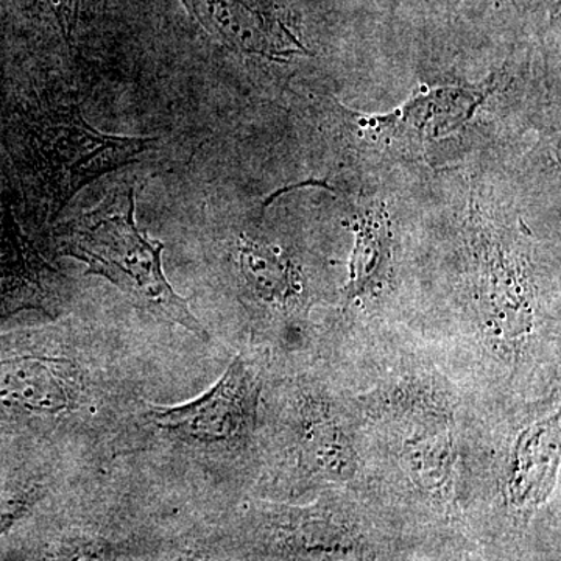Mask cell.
I'll list each match as a JSON object with an SVG mask.
<instances>
[{"instance_id":"6da1fadb","label":"cell","mask_w":561,"mask_h":561,"mask_svg":"<svg viewBox=\"0 0 561 561\" xmlns=\"http://www.w3.org/2000/svg\"><path fill=\"white\" fill-rule=\"evenodd\" d=\"M135 186L111 192L98 208L66 221L54 231L62 254L88 265L87 275L102 276L124 291L133 305L209 341V332L192 313L162 271L164 243L139 230Z\"/></svg>"},{"instance_id":"7a4b0ae2","label":"cell","mask_w":561,"mask_h":561,"mask_svg":"<svg viewBox=\"0 0 561 561\" xmlns=\"http://www.w3.org/2000/svg\"><path fill=\"white\" fill-rule=\"evenodd\" d=\"M151 140L95 130L69 99L41 103L21 128L22 168L41 220L51 224L84 186L138 160Z\"/></svg>"},{"instance_id":"3957f363","label":"cell","mask_w":561,"mask_h":561,"mask_svg":"<svg viewBox=\"0 0 561 561\" xmlns=\"http://www.w3.org/2000/svg\"><path fill=\"white\" fill-rule=\"evenodd\" d=\"M260 381L241 356L197 400L175 408H154L147 419L176 440L201 448L242 445L256 427Z\"/></svg>"},{"instance_id":"277c9868","label":"cell","mask_w":561,"mask_h":561,"mask_svg":"<svg viewBox=\"0 0 561 561\" xmlns=\"http://www.w3.org/2000/svg\"><path fill=\"white\" fill-rule=\"evenodd\" d=\"M400 413L404 421L390 423L393 435V459L405 491L412 500L426 504L432 511L448 515L456 502V435L453 431L451 413L445 411H420L409 408Z\"/></svg>"},{"instance_id":"5b68a950","label":"cell","mask_w":561,"mask_h":561,"mask_svg":"<svg viewBox=\"0 0 561 561\" xmlns=\"http://www.w3.org/2000/svg\"><path fill=\"white\" fill-rule=\"evenodd\" d=\"M187 13L224 46L284 60L309 55L286 7L276 0H180Z\"/></svg>"},{"instance_id":"8992f818","label":"cell","mask_w":561,"mask_h":561,"mask_svg":"<svg viewBox=\"0 0 561 561\" xmlns=\"http://www.w3.org/2000/svg\"><path fill=\"white\" fill-rule=\"evenodd\" d=\"M497 476L502 508L508 518L526 524L551 496L560 461V413H535L508 438Z\"/></svg>"},{"instance_id":"52a82bcc","label":"cell","mask_w":561,"mask_h":561,"mask_svg":"<svg viewBox=\"0 0 561 561\" xmlns=\"http://www.w3.org/2000/svg\"><path fill=\"white\" fill-rule=\"evenodd\" d=\"M61 308L58 272L21 227L9 181L0 171V319L24 311L57 317Z\"/></svg>"},{"instance_id":"ba28073f","label":"cell","mask_w":561,"mask_h":561,"mask_svg":"<svg viewBox=\"0 0 561 561\" xmlns=\"http://www.w3.org/2000/svg\"><path fill=\"white\" fill-rule=\"evenodd\" d=\"M273 535L276 552L286 559H379L382 548L367 526L342 505L319 502L302 508H280Z\"/></svg>"},{"instance_id":"9c48e42d","label":"cell","mask_w":561,"mask_h":561,"mask_svg":"<svg viewBox=\"0 0 561 561\" xmlns=\"http://www.w3.org/2000/svg\"><path fill=\"white\" fill-rule=\"evenodd\" d=\"M297 461L306 481L337 486L359 478L362 456L356 431H350L331 401L311 394L298 411Z\"/></svg>"},{"instance_id":"30bf717a","label":"cell","mask_w":561,"mask_h":561,"mask_svg":"<svg viewBox=\"0 0 561 561\" xmlns=\"http://www.w3.org/2000/svg\"><path fill=\"white\" fill-rule=\"evenodd\" d=\"M243 289L251 298L279 312L308 306V284L289 254L267 243L243 241L238 253Z\"/></svg>"},{"instance_id":"8fae6325","label":"cell","mask_w":561,"mask_h":561,"mask_svg":"<svg viewBox=\"0 0 561 561\" xmlns=\"http://www.w3.org/2000/svg\"><path fill=\"white\" fill-rule=\"evenodd\" d=\"M76 389L66 360L22 357L0 362V400L27 411H66L76 398Z\"/></svg>"},{"instance_id":"7c38bea8","label":"cell","mask_w":561,"mask_h":561,"mask_svg":"<svg viewBox=\"0 0 561 561\" xmlns=\"http://www.w3.org/2000/svg\"><path fill=\"white\" fill-rule=\"evenodd\" d=\"M354 250L350 279L343 294L348 301L381 294L393 265V230L386 210L370 206L353 219Z\"/></svg>"},{"instance_id":"4fadbf2b","label":"cell","mask_w":561,"mask_h":561,"mask_svg":"<svg viewBox=\"0 0 561 561\" xmlns=\"http://www.w3.org/2000/svg\"><path fill=\"white\" fill-rule=\"evenodd\" d=\"M49 2L58 24H60L62 35L70 39L72 33L76 32L84 0H49Z\"/></svg>"},{"instance_id":"5bb4252c","label":"cell","mask_w":561,"mask_h":561,"mask_svg":"<svg viewBox=\"0 0 561 561\" xmlns=\"http://www.w3.org/2000/svg\"><path fill=\"white\" fill-rule=\"evenodd\" d=\"M28 511L25 497H0V534L10 529Z\"/></svg>"},{"instance_id":"9a60e30c","label":"cell","mask_w":561,"mask_h":561,"mask_svg":"<svg viewBox=\"0 0 561 561\" xmlns=\"http://www.w3.org/2000/svg\"><path fill=\"white\" fill-rule=\"evenodd\" d=\"M431 2L435 3H457L459 0H431Z\"/></svg>"}]
</instances>
